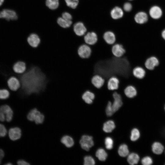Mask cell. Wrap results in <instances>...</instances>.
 Here are the masks:
<instances>
[{"label": "cell", "mask_w": 165, "mask_h": 165, "mask_svg": "<svg viewBox=\"0 0 165 165\" xmlns=\"http://www.w3.org/2000/svg\"><path fill=\"white\" fill-rule=\"evenodd\" d=\"M16 76L21 83V87L17 91L23 96L39 92L44 88L46 81L44 74L38 67L34 66L26 67L25 72L17 74Z\"/></svg>", "instance_id": "1"}, {"label": "cell", "mask_w": 165, "mask_h": 165, "mask_svg": "<svg viewBox=\"0 0 165 165\" xmlns=\"http://www.w3.org/2000/svg\"><path fill=\"white\" fill-rule=\"evenodd\" d=\"M27 118L29 121H34L37 124H40L44 121V116L36 108H34L28 112Z\"/></svg>", "instance_id": "2"}, {"label": "cell", "mask_w": 165, "mask_h": 165, "mask_svg": "<svg viewBox=\"0 0 165 165\" xmlns=\"http://www.w3.org/2000/svg\"><path fill=\"white\" fill-rule=\"evenodd\" d=\"M7 84L9 89L12 91H16L21 87L19 79L14 76H12L9 78L7 81Z\"/></svg>", "instance_id": "3"}, {"label": "cell", "mask_w": 165, "mask_h": 165, "mask_svg": "<svg viewBox=\"0 0 165 165\" xmlns=\"http://www.w3.org/2000/svg\"><path fill=\"white\" fill-rule=\"evenodd\" d=\"M79 143L81 148L86 151H89L94 145L92 137L87 135H84L82 137Z\"/></svg>", "instance_id": "4"}, {"label": "cell", "mask_w": 165, "mask_h": 165, "mask_svg": "<svg viewBox=\"0 0 165 165\" xmlns=\"http://www.w3.org/2000/svg\"><path fill=\"white\" fill-rule=\"evenodd\" d=\"M113 98L112 103V107L114 113L118 111L123 104L122 97L121 95L114 90L112 94Z\"/></svg>", "instance_id": "5"}, {"label": "cell", "mask_w": 165, "mask_h": 165, "mask_svg": "<svg viewBox=\"0 0 165 165\" xmlns=\"http://www.w3.org/2000/svg\"><path fill=\"white\" fill-rule=\"evenodd\" d=\"M91 49L90 46L86 43L81 45L78 49V54L82 58H89L91 54Z\"/></svg>", "instance_id": "6"}, {"label": "cell", "mask_w": 165, "mask_h": 165, "mask_svg": "<svg viewBox=\"0 0 165 165\" xmlns=\"http://www.w3.org/2000/svg\"><path fill=\"white\" fill-rule=\"evenodd\" d=\"M16 13L13 10L5 9L0 12V18L5 19L7 20H15L17 19Z\"/></svg>", "instance_id": "7"}, {"label": "cell", "mask_w": 165, "mask_h": 165, "mask_svg": "<svg viewBox=\"0 0 165 165\" xmlns=\"http://www.w3.org/2000/svg\"><path fill=\"white\" fill-rule=\"evenodd\" d=\"M112 51L115 57H120L125 54L126 50L122 45L118 43H115L112 45Z\"/></svg>", "instance_id": "8"}, {"label": "cell", "mask_w": 165, "mask_h": 165, "mask_svg": "<svg viewBox=\"0 0 165 165\" xmlns=\"http://www.w3.org/2000/svg\"><path fill=\"white\" fill-rule=\"evenodd\" d=\"M86 44L89 45H93L96 44L98 40V36L93 32H88L83 36Z\"/></svg>", "instance_id": "9"}, {"label": "cell", "mask_w": 165, "mask_h": 165, "mask_svg": "<svg viewBox=\"0 0 165 165\" xmlns=\"http://www.w3.org/2000/svg\"><path fill=\"white\" fill-rule=\"evenodd\" d=\"M27 41L28 44L33 48L37 47L41 42L40 37L34 33L30 34L27 38Z\"/></svg>", "instance_id": "10"}, {"label": "cell", "mask_w": 165, "mask_h": 165, "mask_svg": "<svg viewBox=\"0 0 165 165\" xmlns=\"http://www.w3.org/2000/svg\"><path fill=\"white\" fill-rule=\"evenodd\" d=\"M13 69L16 73L18 74H22L25 72L26 70V63L22 61H17L13 64Z\"/></svg>", "instance_id": "11"}, {"label": "cell", "mask_w": 165, "mask_h": 165, "mask_svg": "<svg viewBox=\"0 0 165 165\" xmlns=\"http://www.w3.org/2000/svg\"><path fill=\"white\" fill-rule=\"evenodd\" d=\"M0 110L5 116L6 120L8 122H10L13 116V112L11 107L7 105H3L0 107Z\"/></svg>", "instance_id": "12"}, {"label": "cell", "mask_w": 165, "mask_h": 165, "mask_svg": "<svg viewBox=\"0 0 165 165\" xmlns=\"http://www.w3.org/2000/svg\"><path fill=\"white\" fill-rule=\"evenodd\" d=\"M74 31L78 36L81 37L83 36L86 31V29L83 24L81 22L76 23L74 25Z\"/></svg>", "instance_id": "13"}, {"label": "cell", "mask_w": 165, "mask_h": 165, "mask_svg": "<svg viewBox=\"0 0 165 165\" xmlns=\"http://www.w3.org/2000/svg\"><path fill=\"white\" fill-rule=\"evenodd\" d=\"M119 81L118 78L115 76H112L108 79L107 86L108 89L111 90H117L119 87Z\"/></svg>", "instance_id": "14"}, {"label": "cell", "mask_w": 165, "mask_h": 165, "mask_svg": "<svg viewBox=\"0 0 165 165\" xmlns=\"http://www.w3.org/2000/svg\"><path fill=\"white\" fill-rule=\"evenodd\" d=\"M21 135L20 129L18 127L11 128L9 131V136L10 139L13 141H16L20 139Z\"/></svg>", "instance_id": "15"}, {"label": "cell", "mask_w": 165, "mask_h": 165, "mask_svg": "<svg viewBox=\"0 0 165 165\" xmlns=\"http://www.w3.org/2000/svg\"><path fill=\"white\" fill-rule=\"evenodd\" d=\"M91 81L93 85L97 88H100L104 84L105 80L100 75L95 74L92 77Z\"/></svg>", "instance_id": "16"}, {"label": "cell", "mask_w": 165, "mask_h": 165, "mask_svg": "<svg viewBox=\"0 0 165 165\" xmlns=\"http://www.w3.org/2000/svg\"><path fill=\"white\" fill-rule=\"evenodd\" d=\"M125 95L129 98H133L137 94V90L136 87L132 85L127 86L124 90Z\"/></svg>", "instance_id": "17"}, {"label": "cell", "mask_w": 165, "mask_h": 165, "mask_svg": "<svg viewBox=\"0 0 165 165\" xmlns=\"http://www.w3.org/2000/svg\"><path fill=\"white\" fill-rule=\"evenodd\" d=\"M82 97L83 100L86 103L91 104L93 102L95 98V95L93 92L87 90L83 93Z\"/></svg>", "instance_id": "18"}, {"label": "cell", "mask_w": 165, "mask_h": 165, "mask_svg": "<svg viewBox=\"0 0 165 165\" xmlns=\"http://www.w3.org/2000/svg\"><path fill=\"white\" fill-rule=\"evenodd\" d=\"M103 38L108 44L113 45L115 43L116 38L115 34L111 31L106 32L104 34Z\"/></svg>", "instance_id": "19"}, {"label": "cell", "mask_w": 165, "mask_h": 165, "mask_svg": "<svg viewBox=\"0 0 165 165\" xmlns=\"http://www.w3.org/2000/svg\"><path fill=\"white\" fill-rule=\"evenodd\" d=\"M159 64V61L157 58L154 57H152L146 60L145 65L148 69L152 70Z\"/></svg>", "instance_id": "20"}, {"label": "cell", "mask_w": 165, "mask_h": 165, "mask_svg": "<svg viewBox=\"0 0 165 165\" xmlns=\"http://www.w3.org/2000/svg\"><path fill=\"white\" fill-rule=\"evenodd\" d=\"M149 13L152 18L158 19L162 16V12L160 8L157 6H154L151 8Z\"/></svg>", "instance_id": "21"}, {"label": "cell", "mask_w": 165, "mask_h": 165, "mask_svg": "<svg viewBox=\"0 0 165 165\" xmlns=\"http://www.w3.org/2000/svg\"><path fill=\"white\" fill-rule=\"evenodd\" d=\"M132 73L134 76L136 78L141 79L145 76V70L140 66H137L134 67L132 71Z\"/></svg>", "instance_id": "22"}, {"label": "cell", "mask_w": 165, "mask_h": 165, "mask_svg": "<svg viewBox=\"0 0 165 165\" xmlns=\"http://www.w3.org/2000/svg\"><path fill=\"white\" fill-rule=\"evenodd\" d=\"M148 19L147 14L143 12H140L137 13L134 17L135 21L139 24H143L146 22Z\"/></svg>", "instance_id": "23"}, {"label": "cell", "mask_w": 165, "mask_h": 165, "mask_svg": "<svg viewBox=\"0 0 165 165\" xmlns=\"http://www.w3.org/2000/svg\"><path fill=\"white\" fill-rule=\"evenodd\" d=\"M110 13L112 18L114 19H117L121 18L123 14L122 9L118 6H116L113 8L111 10Z\"/></svg>", "instance_id": "24"}, {"label": "cell", "mask_w": 165, "mask_h": 165, "mask_svg": "<svg viewBox=\"0 0 165 165\" xmlns=\"http://www.w3.org/2000/svg\"><path fill=\"white\" fill-rule=\"evenodd\" d=\"M152 150L154 154L160 155L163 152L164 147L160 143L158 142H155L152 145Z\"/></svg>", "instance_id": "25"}, {"label": "cell", "mask_w": 165, "mask_h": 165, "mask_svg": "<svg viewBox=\"0 0 165 165\" xmlns=\"http://www.w3.org/2000/svg\"><path fill=\"white\" fill-rule=\"evenodd\" d=\"M61 142L66 147L70 148L74 145V141L72 137L68 135L63 136L61 139Z\"/></svg>", "instance_id": "26"}, {"label": "cell", "mask_w": 165, "mask_h": 165, "mask_svg": "<svg viewBox=\"0 0 165 165\" xmlns=\"http://www.w3.org/2000/svg\"><path fill=\"white\" fill-rule=\"evenodd\" d=\"M140 160L139 155L135 153H132L128 155L127 161L129 164L133 165L137 164Z\"/></svg>", "instance_id": "27"}, {"label": "cell", "mask_w": 165, "mask_h": 165, "mask_svg": "<svg viewBox=\"0 0 165 165\" xmlns=\"http://www.w3.org/2000/svg\"><path fill=\"white\" fill-rule=\"evenodd\" d=\"M115 125L114 122L110 120L104 124L103 129L106 133L111 132L115 128Z\"/></svg>", "instance_id": "28"}, {"label": "cell", "mask_w": 165, "mask_h": 165, "mask_svg": "<svg viewBox=\"0 0 165 165\" xmlns=\"http://www.w3.org/2000/svg\"><path fill=\"white\" fill-rule=\"evenodd\" d=\"M57 22L60 26L64 28L69 27L72 23V20H67L62 17H60L57 19Z\"/></svg>", "instance_id": "29"}, {"label": "cell", "mask_w": 165, "mask_h": 165, "mask_svg": "<svg viewBox=\"0 0 165 165\" xmlns=\"http://www.w3.org/2000/svg\"><path fill=\"white\" fill-rule=\"evenodd\" d=\"M118 152L121 156L125 157L127 156L129 153V150L127 146L124 144L120 145L119 148Z\"/></svg>", "instance_id": "30"}, {"label": "cell", "mask_w": 165, "mask_h": 165, "mask_svg": "<svg viewBox=\"0 0 165 165\" xmlns=\"http://www.w3.org/2000/svg\"><path fill=\"white\" fill-rule=\"evenodd\" d=\"M96 156L100 161H104L106 159L107 154L103 149L100 148L96 151Z\"/></svg>", "instance_id": "31"}, {"label": "cell", "mask_w": 165, "mask_h": 165, "mask_svg": "<svg viewBox=\"0 0 165 165\" xmlns=\"http://www.w3.org/2000/svg\"><path fill=\"white\" fill-rule=\"evenodd\" d=\"M46 3L47 6L52 10L57 9L59 5V0H46Z\"/></svg>", "instance_id": "32"}, {"label": "cell", "mask_w": 165, "mask_h": 165, "mask_svg": "<svg viewBox=\"0 0 165 165\" xmlns=\"http://www.w3.org/2000/svg\"><path fill=\"white\" fill-rule=\"evenodd\" d=\"M140 135V132L139 130L136 128H134L131 131L130 140L132 141H135L139 139Z\"/></svg>", "instance_id": "33"}, {"label": "cell", "mask_w": 165, "mask_h": 165, "mask_svg": "<svg viewBox=\"0 0 165 165\" xmlns=\"http://www.w3.org/2000/svg\"><path fill=\"white\" fill-rule=\"evenodd\" d=\"M10 96V93L8 90L5 88H0V99H6Z\"/></svg>", "instance_id": "34"}, {"label": "cell", "mask_w": 165, "mask_h": 165, "mask_svg": "<svg viewBox=\"0 0 165 165\" xmlns=\"http://www.w3.org/2000/svg\"><path fill=\"white\" fill-rule=\"evenodd\" d=\"M67 5L72 8L75 9L79 3V0H64Z\"/></svg>", "instance_id": "35"}, {"label": "cell", "mask_w": 165, "mask_h": 165, "mask_svg": "<svg viewBox=\"0 0 165 165\" xmlns=\"http://www.w3.org/2000/svg\"><path fill=\"white\" fill-rule=\"evenodd\" d=\"M112 101H108L106 108V113L108 116H111L114 113L112 107Z\"/></svg>", "instance_id": "36"}, {"label": "cell", "mask_w": 165, "mask_h": 165, "mask_svg": "<svg viewBox=\"0 0 165 165\" xmlns=\"http://www.w3.org/2000/svg\"><path fill=\"white\" fill-rule=\"evenodd\" d=\"M84 164L85 165H94L95 161L93 158L90 156H86L84 159Z\"/></svg>", "instance_id": "37"}, {"label": "cell", "mask_w": 165, "mask_h": 165, "mask_svg": "<svg viewBox=\"0 0 165 165\" xmlns=\"http://www.w3.org/2000/svg\"><path fill=\"white\" fill-rule=\"evenodd\" d=\"M113 141L112 139L107 137L105 139V144L106 148L108 149H111L113 148Z\"/></svg>", "instance_id": "38"}, {"label": "cell", "mask_w": 165, "mask_h": 165, "mask_svg": "<svg viewBox=\"0 0 165 165\" xmlns=\"http://www.w3.org/2000/svg\"><path fill=\"white\" fill-rule=\"evenodd\" d=\"M141 163L143 165H150L153 163L152 159L149 156H146L141 160Z\"/></svg>", "instance_id": "39"}, {"label": "cell", "mask_w": 165, "mask_h": 165, "mask_svg": "<svg viewBox=\"0 0 165 165\" xmlns=\"http://www.w3.org/2000/svg\"><path fill=\"white\" fill-rule=\"evenodd\" d=\"M7 133V130L5 127L0 123V137H4Z\"/></svg>", "instance_id": "40"}, {"label": "cell", "mask_w": 165, "mask_h": 165, "mask_svg": "<svg viewBox=\"0 0 165 165\" xmlns=\"http://www.w3.org/2000/svg\"><path fill=\"white\" fill-rule=\"evenodd\" d=\"M123 8L125 11L128 12L131 10L132 6L130 3L126 2L123 5Z\"/></svg>", "instance_id": "41"}, {"label": "cell", "mask_w": 165, "mask_h": 165, "mask_svg": "<svg viewBox=\"0 0 165 165\" xmlns=\"http://www.w3.org/2000/svg\"><path fill=\"white\" fill-rule=\"evenodd\" d=\"M62 18L64 19L71 20H72V17L71 14L67 12H64L62 14Z\"/></svg>", "instance_id": "42"}, {"label": "cell", "mask_w": 165, "mask_h": 165, "mask_svg": "<svg viewBox=\"0 0 165 165\" xmlns=\"http://www.w3.org/2000/svg\"><path fill=\"white\" fill-rule=\"evenodd\" d=\"M17 164L19 165H29L30 164L28 162L23 160H19L17 162Z\"/></svg>", "instance_id": "43"}, {"label": "cell", "mask_w": 165, "mask_h": 165, "mask_svg": "<svg viewBox=\"0 0 165 165\" xmlns=\"http://www.w3.org/2000/svg\"><path fill=\"white\" fill-rule=\"evenodd\" d=\"M6 120V117L3 112L0 110V121L4 122Z\"/></svg>", "instance_id": "44"}, {"label": "cell", "mask_w": 165, "mask_h": 165, "mask_svg": "<svg viewBox=\"0 0 165 165\" xmlns=\"http://www.w3.org/2000/svg\"><path fill=\"white\" fill-rule=\"evenodd\" d=\"M4 156V153L3 151L0 148V164H1L2 159Z\"/></svg>", "instance_id": "45"}, {"label": "cell", "mask_w": 165, "mask_h": 165, "mask_svg": "<svg viewBox=\"0 0 165 165\" xmlns=\"http://www.w3.org/2000/svg\"><path fill=\"white\" fill-rule=\"evenodd\" d=\"M162 35L163 38L165 40V29L163 31L162 33Z\"/></svg>", "instance_id": "46"}, {"label": "cell", "mask_w": 165, "mask_h": 165, "mask_svg": "<svg viewBox=\"0 0 165 165\" xmlns=\"http://www.w3.org/2000/svg\"><path fill=\"white\" fill-rule=\"evenodd\" d=\"M6 165H12V164L11 163H8L5 164Z\"/></svg>", "instance_id": "47"}, {"label": "cell", "mask_w": 165, "mask_h": 165, "mask_svg": "<svg viewBox=\"0 0 165 165\" xmlns=\"http://www.w3.org/2000/svg\"><path fill=\"white\" fill-rule=\"evenodd\" d=\"M3 2H2L1 1H0V6H1L2 5V4Z\"/></svg>", "instance_id": "48"}, {"label": "cell", "mask_w": 165, "mask_h": 165, "mask_svg": "<svg viewBox=\"0 0 165 165\" xmlns=\"http://www.w3.org/2000/svg\"><path fill=\"white\" fill-rule=\"evenodd\" d=\"M4 1V0H0V1H1L2 2H3Z\"/></svg>", "instance_id": "49"}, {"label": "cell", "mask_w": 165, "mask_h": 165, "mask_svg": "<svg viewBox=\"0 0 165 165\" xmlns=\"http://www.w3.org/2000/svg\"><path fill=\"white\" fill-rule=\"evenodd\" d=\"M164 109H165V107H164Z\"/></svg>", "instance_id": "50"}, {"label": "cell", "mask_w": 165, "mask_h": 165, "mask_svg": "<svg viewBox=\"0 0 165 165\" xmlns=\"http://www.w3.org/2000/svg\"></svg>", "instance_id": "51"}]
</instances>
